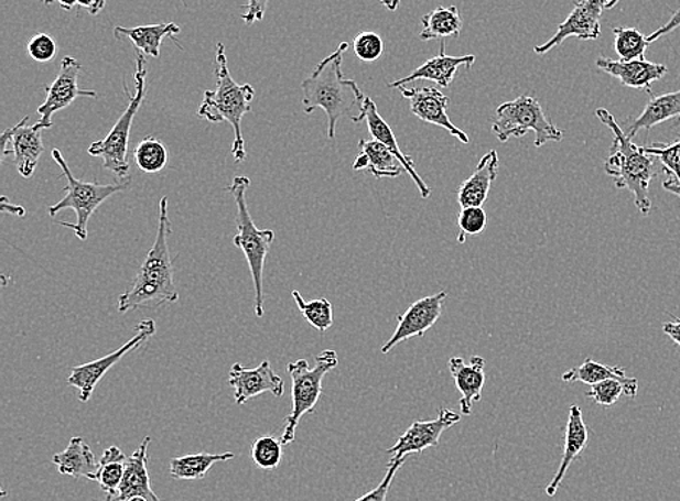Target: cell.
<instances>
[{
  "label": "cell",
  "mask_w": 680,
  "mask_h": 501,
  "mask_svg": "<svg viewBox=\"0 0 680 501\" xmlns=\"http://www.w3.org/2000/svg\"><path fill=\"white\" fill-rule=\"evenodd\" d=\"M348 50L342 43L334 53L315 67L312 75L302 81L303 112L311 115L315 109H323L328 117V137L335 138L337 123L342 118L360 123L366 119V96L354 80L344 79L343 57Z\"/></svg>",
  "instance_id": "1"
},
{
  "label": "cell",
  "mask_w": 680,
  "mask_h": 501,
  "mask_svg": "<svg viewBox=\"0 0 680 501\" xmlns=\"http://www.w3.org/2000/svg\"><path fill=\"white\" fill-rule=\"evenodd\" d=\"M168 206L169 197H163L160 200L158 236L131 287L118 298L119 314L140 307L159 309L179 301V293L174 286L173 260L169 250V237L173 229Z\"/></svg>",
  "instance_id": "2"
},
{
  "label": "cell",
  "mask_w": 680,
  "mask_h": 501,
  "mask_svg": "<svg viewBox=\"0 0 680 501\" xmlns=\"http://www.w3.org/2000/svg\"><path fill=\"white\" fill-rule=\"evenodd\" d=\"M596 117L614 133L609 157L605 161V173L614 178L615 187L628 188L633 193L637 209L643 216H649L651 210L649 187L651 181L659 174L657 159L647 154L643 146L634 144L632 138L627 137L608 110L602 108L596 110Z\"/></svg>",
  "instance_id": "3"
},
{
  "label": "cell",
  "mask_w": 680,
  "mask_h": 501,
  "mask_svg": "<svg viewBox=\"0 0 680 501\" xmlns=\"http://www.w3.org/2000/svg\"><path fill=\"white\" fill-rule=\"evenodd\" d=\"M215 77H217V89L205 91L204 100L197 109V117L213 123L228 122L233 127V157L237 163H242L247 159V151L241 122L245 115L251 112L256 91L251 85H238L233 79L223 43L217 44L215 52Z\"/></svg>",
  "instance_id": "4"
},
{
  "label": "cell",
  "mask_w": 680,
  "mask_h": 501,
  "mask_svg": "<svg viewBox=\"0 0 680 501\" xmlns=\"http://www.w3.org/2000/svg\"><path fill=\"white\" fill-rule=\"evenodd\" d=\"M250 187V178L237 176L233 178L228 192L231 193L237 205L236 225L238 233L233 238L234 246L245 252L252 284H255V314L257 317L265 316V265L270 247L274 241V232L270 229H257L252 222L250 211L247 208V190Z\"/></svg>",
  "instance_id": "5"
},
{
  "label": "cell",
  "mask_w": 680,
  "mask_h": 501,
  "mask_svg": "<svg viewBox=\"0 0 680 501\" xmlns=\"http://www.w3.org/2000/svg\"><path fill=\"white\" fill-rule=\"evenodd\" d=\"M136 94L128 91L123 85L130 102H128L126 112L119 117L112 130L104 140L96 141L89 146L87 153L91 157L102 159V167L112 173L119 181L130 178L131 165L128 163V141H130V132L136 115L140 110L142 100L145 98V80H147V62L144 54L136 53Z\"/></svg>",
  "instance_id": "6"
},
{
  "label": "cell",
  "mask_w": 680,
  "mask_h": 501,
  "mask_svg": "<svg viewBox=\"0 0 680 501\" xmlns=\"http://www.w3.org/2000/svg\"><path fill=\"white\" fill-rule=\"evenodd\" d=\"M53 160L63 170L64 177L67 178V186L64 188V197L57 204L50 206L48 215L54 218L58 211L72 209L76 211V222H58L62 227L71 228L76 237L86 241L87 225L96 209L104 202H107L110 196L117 193L126 192L130 187L131 177L127 181L110 183V185H99L95 182H83L73 176L71 168L64 160L62 151L54 149L52 151Z\"/></svg>",
  "instance_id": "7"
},
{
  "label": "cell",
  "mask_w": 680,
  "mask_h": 501,
  "mask_svg": "<svg viewBox=\"0 0 680 501\" xmlns=\"http://www.w3.org/2000/svg\"><path fill=\"white\" fill-rule=\"evenodd\" d=\"M338 366L337 352L325 349L316 357L315 366L310 367L306 360L289 362L288 372L292 379V411L284 421V429L280 440L283 445L295 440L298 425L306 413L315 411L316 403L323 394V381L331 370Z\"/></svg>",
  "instance_id": "8"
},
{
  "label": "cell",
  "mask_w": 680,
  "mask_h": 501,
  "mask_svg": "<svg viewBox=\"0 0 680 501\" xmlns=\"http://www.w3.org/2000/svg\"><path fill=\"white\" fill-rule=\"evenodd\" d=\"M492 131L500 142L521 138L532 131L536 133L537 149H541L547 142L563 140V131L554 127L539 100L527 95L498 106Z\"/></svg>",
  "instance_id": "9"
},
{
  "label": "cell",
  "mask_w": 680,
  "mask_h": 501,
  "mask_svg": "<svg viewBox=\"0 0 680 501\" xmlns=\"http://www.w3.org/2000/svg\"><path fill=\"white\" fill-rule=\"evenodd\" d=\"M136 335L123 344L117 351L110 352L109 356L99 358L87 364L73 367L71 375H68L67 384L72 388L79 390V400L82 403L89 402L91 394H94L96 385L104 379L105 374L117 366L123 357L128 353L136 351L142 344L149 341L155 334V324L153 319H144L141 324H138L134 328Z\"/></svg>",
  "instance_id": "10"
},
{
  "label": "cell",
  "mask_w": 680,
  "mask_h": 501,
  "mask_svg": "<svg viewBox=\"0 0 680 501\" xmlns=\"http://www.w3.org/2000/svg\"><path fill=\"white\" fill-rule=\"evenodd\" d=\"M83 70L82 64L73 57H64L60 64V72L53 85L45 87V100L40 106V121L35 127L41 131L50 130L53 127L54 113L68 108L76 99L96 98V91L82 89L79 86V75Z\"/></svg>",
  "instance_id": "11"
},
{
  "label": "cell",
  "mask_w": 680,
  "mask_h": 501,
  "mask_svg": "<svg viewBox=\"0 0 680 501\" xmlns=\"http://www.w3.org/2000/svg\"><path fill=\"white\" fill-rule=\"evenodd\" d=\"M28 121L30 117L21 119L0 137V161L3 163L8 155H12L18 173L24 178L34 174L44 153L43 131L35 126H28Z\"/></svg>",
  "instance_id": "12"
},
{
  "label": "cell",
  "mask_w": 680,
  "mask_h": 501,
  "mask_svg": "<svg viewBox=\"0 0 680 501\" xmlns=\"http://www.w3.org/2000/svg\"><path fill=\"white\" fill-rule=\"evenodd\" d=\"M608 0H581L574 4L571 15L559 25L558 32L547 43L535 48L536 54L544 55L563 44L564 40L576 36L582 41H595L601 35V15Z\"/></svg>",
  "instance_id": "13"
},
{
  "label": "cell",
  "mask_w": 680,
  "mask_h": 501,
  "mask_svg": "<svg viewBox=\"0 0 680 501\" xmlns=\"http://www.w3.org/2000/svg\"><path fill=\"white\" fill-rule=\"evenodd\" d=\"M445 298H447V293L440 292L412 303L406 314L398 316L397 329L389 341L381 347V353H389L397 345L409 338L424 337L443 314Z\"/></svg>",
  "instance_id": "14"
},
{
  "label": "cell",
  "mask_w": 680,
  "mask_h": 501,
  "mask_svg": "<svg viewBox=\"0 0 680 501\" xmlns=\"http://www.w3.org/2000/svg\"><path fill=\"white\" fill-rule=\"evenodd\" d=\"M461 420L458 413L450 409H440L436 420L413 422L397 444L388 449V454L392 455L390 461H398L409 454H420L422 450L439 447L441 435Z\"/></svg>",
  "instance_id": "15"
},
{
  "label": "cell",
  "mask_w": 680,
  "mask_h": 501,
  "mask_svg": "<svg viewBox=\"0 0 680 501\" xmlns=\"http://www.w3.org/2000/svg\"><path fill=\"white\" fill-rule=\"evenodd\" d=\"M401 94L403 98L409 100L411 112L420 121L444 128L450 135L456 137L463 144L471 142L467 133L458 130L452 122V119L449 118L447 108L450 99L441 94L436 87H413V89L401 87Z\"/></svg>",
  "instance_id": "16"
},
{
  "label": "cell",
  "mask_w": 680,
  "mask_h": 501,
  "mask_svg": "<svg viewBox=\"0 0 680 501\" xmlns=\"http://www.w3.org/2000/svg\"><path fill=\"white\" fill-rule=\"evenodd\" d=\"M228 383L234 390V400L238 406L263 393H272L274 397H282L284 393V381L276 374L268 360L252 370L245 369L237 362L229 371Z\"/></svg>",
  "instance_id": "17"
},
{
  "label": "cell",
  "mask_w": 680,
  "mask_h": 501,
  "mask_svg": "<svg viewBox=\"0 0 680 501\" xmlns=\"http://www.w3.org/2000/svg\"><path fill=\"white\" fill-rule=\"evenodd\" d=\"M596 66L605 72L606 75L615 77L622 81L623 86L629 89L646 90L651 95V86L655 81L663 79L668 67L665 64L647 62V59H633V62H623V59H611L601 57L596 62Z\"/></svg>",
  "instance_id": "18"
},
{
  "label": "cell",
  "mask_w": 680,
  "mask_h": 501,
  "mask_svg": "<svg viewBox=\"0 0 680 501\" xmlns=\"http://www.w3.org/2000/svg\"><path fill=\"white\" fill-rule=\"evenodd\" d=\"M476 62V57L473 54L462 55V57H452V55H445V44L441 41L440 53L435 57L427 59L424 64L415 68L411 75L402 77L397 81L389 83V87L392 89H401L406 87L408 83L417 80H430L436 83L440 87H449L452 85L454 77L458 68H471L473 63Z\"/></svg>",
  "instance_id": "19"
},
{
  "label": "cell",
  "mask_w": 680,
  "mask_h": 501,
  "mask_svg": "<svg viewBox=\"0 0 680 501\" xmlns=\"http://www.w3.org/2000/svg\"><path fill=\"white\" fill-rule=\"evenodd\" d=\"M151 436H145L138 445L134 454L127 459L126 472L121 486H119L117 498L110 501H128L132 498H144L149 501H163L155 495L151 489L149 475V447Z\"/></svg>",
  "instance_id": "20"
},
{
  "label": "cell",
  "mask_w": 680,
  "mask_h": 501,
  "mask_svg": "<svg viewBox=\"0 0 680 501\" xmlns=\"http://www.w3.org/2000/svg\"><path fill=\"white\" fill-rule=\"evenodd\" d=\"M485 367L486 361L479 356L472 357L468 364L461 357L450 358L449 370L452 372L454 384L462 394V415H471L473 404L482 399V390L486 381Z\"/></svg>",
  "instance_id": "21"
},
{
  "label": "cell",
  "mask_w": 680,
  "mask_h": 501,
  "mask_svg": "<svg viewBox=\"0 0 680 501\" xmlns=\"http://www.w3.org/2000/svg\"><path fill=\"white\" fill-rule=\"evenodd\" d=\"M587 440H590V432L583 421V413L581 407L574 406L569 411V417L566 423V432H564V450L562 462L553 480L546 487V494L549 498H554L558 493L560 484H562L564 477H566L569 468H571L574 459L579 457L585 450Z\"/></svg>",
  "instance_id": "22"
},
{
  "label": "cell",
  "mask_w": 680,
  "mask_h": 501,
  "mask_svg": "<svg viewBox=\"0 0 680 501\" xmlns=\"http://www.w3.org/2000/svg\"><path fill=\"white\" fill-rule=\"evenodd\" d=\"M365 109V121L367 122V128H369L370 135L374 137V140L381 142V144L388 146V149L392 151L395 157L401 161L403 168H406V173H408L413 183H415L422 199H429L431 188L425 185V182L422 181L420 174L417 173L415 164H413L412 157L403 154L401 149H399L397 138H395L393 131L390 130V127L386 123L385 119L380 117L378 106H376L375 100L366 98Z\"/></svg>",
  "instance_id": "23"
},
{
  "label": "cell",
  "mask_w": 680,
  "mask_h": 501,
  "mask_svg": "<svg viewBox=\"0 0 680 501\" xmlns=\"http://www.w3.org/2000/svg\"><path fill=\"white\" fill-rule=\"evenodd\" d=\"M499 173V155L495 150L489 151L477 164L475 173L472 174L463 185L458 187V204L462 209L482 208L488 199L492 183L496 181Z\"/></svg>",
  "instance_id": "24"
},
{
  "label": "cell",
  "mask_w": 680,
  "mask_h": 501,
  "mask_svg": "<svg viewBox=\"0 0 680 501\" xmlns=\"http://www.w3.org/2000/svg\"><path fill=\"white\" fill-rule=\"evenodd\" d=\"M668 121H674L677 126H680V89L651 99L640 117L629 122L627 130L624 132L633 140L634 137H637L638 132L643 130L650 131L651 128Z\"/></svg>",
  "instance_id": "25"
},
{
  "label": "cell",
  "mask_w": 680,
  "mask_h": 501,
  "mask_svg": "<svg viewBox=\"0 0 680 501\" xmlns=\"http://www.w3.org/2000/svg\"><path fill=\"white\" fill-rule=\"evenodd\" d=\"M564 383H583L594 385L605 380H617L624 385V394L627 397H636L638 392V380L627 377L626 370L619 367L600 364L587 358L582 366L569 370L562 375Z\"/></svg>",
  "instance_id": "26"
},
{
  "label": "cell",
  "mask_w": 680,
  "mask_h": 501,
  "mask_svg": "<svg viewBox=\"0 0 680 501\" xmlns=\"http://www.w3.org/2000/svg\"><path fill=\"white\" fill-rule=\"evenodd\" d=\"M181 34V26L169 24L145 25L136 28L117 26L114 30L115 39L130 40L137 52L158 58L160 47L165 39L174 40V35Z\"/></svg>",
  "instance_id": "27"
},
{
  "label": "cell",
  "mask_w": 680,
  "mask_h": 501,
  "mask_svg": "<svg viewBox=\"0 0 680 501\" xmlns=\"http://www.w3.org/2000/svg\"><path fill=\"white\" fill-rule=\"evenodd\" d=\"M53 462L60 475L85 477L87 480H91V477L99 470V462L96 461L94 450L80 436H73L67 448L54 455Z\"/></svg>",
  "instance_id": "28"
},
{
  "label": "cell",
  "mask_w": 680,
  "mask_h": 501,
  "mask_svg": "<svg viewBox=\"0 0 680 501\" xmlns=\"http://www.w3.org/2000/svg\"><path fill=\"white\" fill-rule=\"evenodd\" d=\"M236 458L233 453L225 454H192L185 457L170 459V476L174 480L195 481L202 480L217 462L229 461Z\"/></svg>",
  "instance_id": "29"
},
{
  "label": "cell",
  "mask_w": 680,
  "mask_h": 501,
  "mask_svg": "<svg viewBox=\"0 0 680 501\" xmlns=\"http://www.w3.org/2000/svg\"><path fill=\"white\" fill-rule=\"evenodd\" d=\"M421 24L420 39L422 41H444L450 36L457 39L461 35L463 20L456 7H439L422 17Z\"/></svg>",
  "instance_id": "30"
},
{
  "label": "cell",
  "mask_w": 680,
  "mask_h": 501,
  "mask_svg": "<svg viewBox=\"0 0 680 501\" xmlns=\"http://www.w3.org/2000/svg\"><path fill=\"white\" fill-rule=\"evenodd\" d=\"M358 150L369 160V167H367L366 172H369L378 181L380 178L399 177L406 172L401 161L395 157L392 151L379 141L361 140L358 142Z\"/></svg>",
  "instance_id": "31"
},
{
  "label": "cell",
  "mask_w": 680,
  "mask_h": 501,
  "mask_svg": "<svg viewBox=\"0 0 680 501\" xmlns=\"http://www.w3.org/2000/svg\"><path fill=\"white\" fill-rule=\"evenodd\" d=\"M127 459V455L121 449L109 447L100 458L98 472L91 477L90 481L98 482L109 500L117 498L123 472H126Z\"/></svg>",
  "instance_id": "32"
},
{
  "label": "cell",
  "mask_w": 680,
  "mask_h": 501,
  "mask_svg": "<svg viewBox=\"0 0 680 501\" xmlns=\"http://www.w3.org/2000/svg\"><path fill=\"white\" fill-rule=\"evenodd\" d=\"M169 154L159 138L145 137L134 149V161L142 173H160L168 165Z\"/></svg>",
  "instance_id": "33"
},
{
  "label": "cell",
  "mask_w": 680,
  "mask_h": 501,
  "mask_svg": "<svg viewBox=\"0 0 680 501\" xmlns=\"http://www.w3.org/2000/svg\"><path fill=\"white\" fill-rule=\"evenodd\" d=\"M615 36V52L619 55L623 62H633V59H645L647 48H649V39L641 34L637 28L617 26L613 30Z\"/></svg>",
  "instance_id": "34"
},
{
  "label": "cell",
  "mask_w": 680,
  "mask_h": 501,
  "mask_svg": "<svg viewBox=\"0 0 680 501\" xmlns=\"http://www.w3.org/2000/svg\"><path fill=\"white\" fill-rule=\"evenodd\" d=\"M293 301L296 302L298 309L307 320V324L314 326L320 333H327L333 326V305L327 298H316V301L305 302L302 294L298 291L292 292Z\"/></svg>",
  "instance_id": "35"
},
{
  "label": "cell",
  "mask_w": 680,
  "mask_h": 501,
  "mask_svg": "<svg viewBox=\"0 0 680 501\" xmlns=\"http://www.w3.org/2000/svg\"><path fill=\"white\" fill-rule=\"evenodd\" d=\"M282 440L273 435H263L252 440L251 459L257 467L265 471L276 470L283 458Z\"/></svg>",
  "instance_id": "36"
},
{
  "label": "cell",
  "mask_w": 680,
  "mask_h": 501,
  "mask_svg": "<svg viewBox=\"0 0 680 501\" xmlns=\"http://www.w3.org/2000/svg\"><path fill=\"white\" fill-rule=\"evenodd\" d=\"M643 149L659 160L665 172L670 174V177L677 178L680 185V137L672 144H654Z\"/></svg>",
  "instance_id": "37"
},
{
  "label": "cell",
  "mask_w": 680,
  "mask_h": 501,
  "mask_svg": "<svg viewBox=\"0 0 680 501\" xmlns=\"http://www.w3.org/2000/svg\"><path fill=\"white\" fill-rule=\"evenodd\" d=\"M457 224L458 228H461L458 242L463 243L466 241L467 236H479V233L485 231L488 216H486L484 209L472 206V208L462 209L461 214H458Z\"/></svg>",
  "instance_id": "38"
},
{
  "label": "cell",
  "mask_w": 680,
  "mask_h": 501,
  "mask_svg": "<svg viewBox=\"0 0 680 501\" xmlns=\"http://www.w3.org/2000/svg\"><path fill=\"white\" fill-rule=\"evenodd\" d=\"M354 53L361 62L371 63L381 57L385 45L384 40L376 32H360L353 41Z\"/></svg>",
  "instance_id": "39"
},
{
  "label": "cell",
  "mask_w": 680,
  "mask_h": 501,
  "mask_svg": "<svg viewBox=\"0 0 680 501\" xmlns=\"http://www.w3.org/2000/svg\"><path fill=\"white\" fill-rule=\"evenodd\" d=\"M623 393L624 385L619 383V381L605 380L601 381V383L591 385V390L587 392V397L594 400V402L600 404V406L609 407L618 402V399L622 397Z\"/></svg>",
  "instance_id": "40"
},
{
  "label": "cell",
  "mask_w": 680,
  "mask_h": 501,
  "mask_svg": "<svg viewBox=\"0 0 680 501\" xmlns=\"http://www.w3.org/2000/svg\"><path fill=\"white\" fill-rule=\"evenodd\" d=\"M28 54L35 62L48 63L57 54V44H55L53 36L41 32V34L32 36L30 43H28Z\"/></svg>",
  "instance_id": "41"
},
{
  "label": "cell",
  "mask_w": 680,
  "mask_h": 501,
  "mask_svg": "<svg viewBox=\"0 0 680 501\" xmlns=\"http://www.w3.org/2000/svg\"><path fill=\"white\" fill-rule=\"evenodd\" d=\"M406 461L407 457L399 458L398 461H389V470L386 472V476L384 480H381L380 484L376 487V489L369 491V493L361 495V498L356 501H386L390 486H392L393 478L397 476V472L401 470Z\"/></svg>",
  "instance_id": "42"
},
{
  "label": "cell",
  "mask_w": 680,
  "mask_h": 501,
  "mask_svg": "<svg viewBox=\"0 0 680 501\" xmlns=\"http://www.w3.org/2000/svg\"><path fill=\"white\" fill-rule=\"evenodd\" d=\"M269 2L270 0H248L247 12L241 17L245 24L252 25L255 22L263 21Z\"/></svg>",
  "instance_id": "43"
},
{
  "label": "cell",
  "mask_w": 680,
  "mask_h": 501,
  "mask_svg": "<svg viewBox=\"0 0 680 501\" xmlns=\"http://www.w3.org/2000/svg\"><path fill=\"white\" fill-rule=\"evenodd\" d=\"M679 26H680V8L678 9L677 12L673 13V17L670 18V20L668 21V24H665L663 26L659 28V30L655 31L654 34H650L649 36H647V39H649L650 44L655 43V41L661 39V36L668 35L670 34V32L678 30Z\"/></svg>",
  "instance_id": "44"
},
{
  "label": "cell",
  "mask_w": 680,
  "mask_h": 501,
  "mask_svg": "<svg viewBox=\"0 0 680 501\" xmlns=\"http://www.w3.org/2000/svg\"><path fill=\"white\" fill-rule=\"evenodd\" d=\"M108 0H77V4L90 15H98L105 7H107Z\"/></svg>",
  "instance_id": "45"
},
{
  "label": "cell",
  "mask_w": 680,
  "mask_h": 501,
  "mask_svg": "<svg viewBox=\"0 0 680 501\" xmlns=\"http://www.w3.org/2000/svg\"><path fill=\"white\" fill-rule=\"evenodd\" d=\"M663 333L672 338L680 347V317L673 322H666L663 325Z\"/></svg>",
  "instance_id": "46"
},
{
  "label": "cell",
  "mask_w": 680,
  "mask_h": 501,
  "mask_svg": "<svg viewBox=\"0 0 680 501\" xmlns=\"http://www.w3.org/2000/svg\"><path fill=\"white\" fill-rule=\"evenodd\" d=\"M0 208H2L3 214H12L18 216V218H24L25 216V209L20 205L9 204L8 197H2Z\"/></svg>",
  "instance_id": "47"
},
{
  "label": "cell",
  "mask_w": 680,
  "mask_h": 501,
  "mask_svg": "<svg viewBox=\"0 0 680 501\" xmlns=\"http://www.w3.org/2000/svg\"><path fill=\"white\" fill-rule=\"evenodd\" d=\"M663 188L672 193V195L680 197V185L678 182H674V178L670 177L669 181L663 182Z\"/></svg>",
  "instance_id": "48"
},
{
  "label": "cell",
  "mask_w": 680,
  "mask_h": 501,
  "mask_svg": "<svg viewBox=\"0 0 680 501\" xmlns=\"http://www.w3.org/2000/svg\"><path fill=\"white\" fill-rule=\"evenodd\" d=\"M379 2L390 12L397 11L399 4H401V0H379Z\"/></svg>",
  "instance_id": "49"
},
{
  "label": "cell",
  "mask_w": 680,
  "mask_h": 501,
  "mask_svg": "<svg viewBox=\"0 0 680 501\" xmlns=\"http://www.w3.org/2000/svg\"><path fill=\"white\" fill-rule=\"evenodd\" d=\"M64 11H72L76 7L77 0H55Z\"/></svg>",
  "instance_id": "50"
},
{
  "label": "cell",
  "mask_w": 680,
  "mask_h": 501,
  "mask_svg": "<svg viewBox=\"0 0 680 501\" xmlns=\"http://www.w3.org/2000/svg\"><path fill=\"white\" fill-rule=\"evenodd\" d=\"M618 2L619 0H608V4H606L605 9H613Z\"/></svg>",
  "instance_id": "51"
},
{
  "label": "cell",
  "mask_w": 680,
  "mask_h": 501,
  "mask_svg": "<svg viewBox=\"0 0 680 501\" xmlns=\"http://www.w3.org/2000/svg\"><path fill=\"white\" fill-rule=\"evenodd\" d=\"M41 2H43L44 4H47V7H50V4H53L55 2V0H41Z\"/></svg>",
  "instance_id": "52"
},
{
  "label": "cell",
  "mask_w": 680,
  "mask_h": 501,
  "mask_svg": "<svg viewBox=\"0 0 680 501\" xmlns=\"http://www.w3.org/2000/svg\"><path fill=\"white\" fill-rule=\"evenodd\" d=\"M128 501H149V500H147L144 498H132V499H130Z\"/></svg>",
  "instance_id": "53"
},
{
  "label": "cell",
  "mask_w": 680,
  "mask_h": 501,
  "mask_svg": "<svg viewBox=\"0 0 680 501\" xmlns=\"http://www.w3.org/2000/svg\"><path fill=\"white\" fill-rule=\"evenodd\" d=\"M100 501H105V500H100ZM107 501H110V500H107Z\"/></svg>",
  "instance_id": "54"
}]
</instances>
